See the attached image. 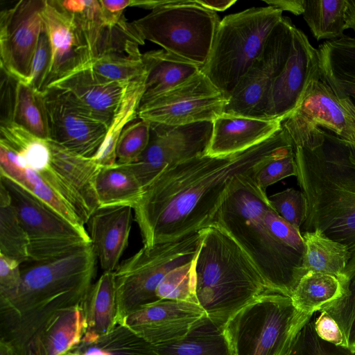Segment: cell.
Here are the masks:
<instances>
[{"label":"cell","instance_id":"d590c367","mask_svg":"<svg viewBox=\"0 0 355 355\" xmlns=\"http://www.w3.org/2000/svg\"><path fill=\"white\" fill-rule=\"evenodd\" d=\"M12 122L35 136L49 139L47 118L42 93L17 80L15 88Z\"/></svg>","mask_w":355,"mask_h":355},{"label":"cell","instance_id":"484cf974","mask_svg":"<svg viewBox=\"0 0 355 355\" xmlns=\"http://www.w3.org/2000/svg\"><path fill=\"white\" fill-rule=\"evenodd\" d=\"M0 175L16 182L52 207L76 227L86 230L84 223L74 209L42 178L37 171L20 162L16 152L1 140Z\"/></svg>","mask_w":355,"mask_h":355},{"label":"cell","instance_id":"7c38bea8","mask_svg":"<svg viewBox=\"0 0 355 355\" xmlns=\"http://www.w3.org/2000/svg\"><path fill=\"white\" fill-rule=\"evenodd\" d=\"M227 101L200 71L181 85L139 107L138 118L168 125L213 122L223 113Z\"/></svg>","mask_w":355,"mask_h":355},{"label":"cell","instance_id":"836d02e7","mask_svg":"<svg viewBox=\"0 0 355 355\" xmlns=\"http://www.w3.org/2000/svg\"><path fill=\"white\" fill-rule=\"evenodd\" d=\"M347 0H304V19L317 40L343 37Z\"/></svg>","mask_w":355,"mask_h":355},{"label":"cell","instance_id":"e0dca14e","mask_svg":"<svg viewBox=\"0 0 355 355\" xmlns=\"http://www.w3.org/2000/svg\"><path fill=\"white\" fill-rule=\"evenodd\" d=\"M206 316L198 304L162 300L130 313L123 324L157 346L181 339Z\"/></svg>","mask_w":355,"mask_h":355},{"label":"cell","instance_id":"7dc6e473","mask_svg":"<svg viewBox=\"0 0 355 355\" xmlns=\"http://www.w3.org/2000/svg\"><path fill=\"white\" fill-rule=\"evenodd\" d=\"M268 6L288 11L295 15H302L304 12V0H269L263 1Z\"/></svg>","mask_w":355,"mask_h":355},{"label":"cell","instance_id":"277c9868","mask_svg":"<svg viewBox=\"0 0 355 355\" xmlns=\"http://www.w3.org/2000/svg\"><path fill=\"white\" fill-rule=\"evenodd\" d=\"M92 244L52 259L21 265L18 288L0 299L2 323L17 355H24L41 328L62 309L83 304L96 271Z\"/></svg>","mask_w":355,"mask_h":355},{"label":"cell","instance_id":"e575fe53","mask_svg":"<svg viewBox=\"0 0 355 355\" xmlns=\"http://www.w3.org/2000/svg\"><path fill=\"white\" fill-rule=\"evenodd\" d=\"M0 254L21 265L30 261L26 232L13 206L9 192L0 182Z\"/></svg>","mask_w":355,"mask_h":355},{"label":"cell","instance_id":"f35d334b","mask_svg":"<svg viewBox=\"0 0 355 355\" xmlns=\"http://www.w3.org/2000/svg\"><path fill=\"white\" fill-rule=\"evenodd\" d=\"M193 260L173 268L164 276L156 289L159 300L184 301L198 304L195 291Z\"/></svg>","mask_w":355,"mask_h":355},{"label":"cell","instance_id":"7bdbcfd3","mask_svg":"<svg viewBox=\"0 0 355 355\" xmlns=\"http://www.w3.org/2000/svg\"><path fill=\"white\" fill-rule=\"evenodd\" d=\"M297 175V165L292 144L279 155L265 164L254 178L261 189L266 191L272 184Z\"/></svg>","mask_w":355,"mask_h":355},{"label":"cell","instance_id":"4316f807","mask_svg":"<svg viewBox=\"0 0 355 355\" xmlns=\"http://www.w3.org/2000/svg\"><path fill=\"white\" fill-rule=\"evenodd\" d=\"M48 144L51 165L83 198L92 214L99 207L96 182L102 166L92 157L79 155L51 139Z\"/></svg>","mask_w":355,"mask_h":355},{"label":"cell","instance_id":"ba28073f","mask_svg":"<svg viewBox=\"0 0 355 355\" xmlns=\"http://www.w3.org/2000/svg\"><path fill=\"white\" fill-rule=\"evenodd\" d=\"M220 20L196 0H164L148 15L130 22L144 41L202 68L206 64Z\"/></svg>","mask_w":355,"mask_h":355},{"label":"cell","instance_id":"f546056e","mask_svg":"<svg viewBox=\"0 0 355 355\" xmlns=\"http://www.w3.org/2000/svg\"><path fill=\"white\" fill-rule=\"evenodd\" d=\"M145 75L131 81L115 112L103 142L92 158L101 166H112L116 163V148L124 129L138 118V110L144 91Z\"/></svg>","mask_w":355,"mask_h":355},{"label":"cell","instance_id":"6da1fadb","mask_svg":"<svg viewBox=\"0 0 355 355\" xmlns=\"http://www.w3.org/2000/svg\"><path fill=\"white\" fill-rule=\"evenodd\" d=\"M291 144L282 129L245 150L206 153L165 168L133 209L144 246L179 240L210 225L233 179L257 173Z\"/></svg>","mask_w":355,"mask_h":355},{"label":"cell","instance_id":"60d3db41","mask_svg":"<svg viewBox=\"0 0 355 355\" xmlns=\"http://www.w3.org/2000/svg\"><path fill=\"white\" fill-rule=\"evenodd\" d=\"M268 200L282 218L300 230L307 214V200L302 191L288 188L271 195Z\"/></svg>","mask_w":355,"mask_h":355},{"label":"cell","instance_id":"b9f144b4","mask_svg":"<svg viewBox=\"0 0 355 355\" xmlns=\"http://www.w3.org/2000/svg\"><path fill=\"white\" fill-rule=\"evenodd\" d=\"M311 318L298 332L288 355H355L349 349L336 346L319 338Z\"/></svg>","mask_w":355,"mask_h":355},{"label":"cell","instance_id":"4dcf8cb0","mask_svg":"<svg viewBox=\"0 0 355 355\" xmlns=\"http://www.w3.org/2000/svg\"><path fill=\"white\" fill-rule=\"evenodd\" d=\"M305 251L304 268L339 277L346 268L352 253L347 246L327 237L319 230L302 233Z\"/></svg>","mask_w":355,"mask_h":355},{"label":"cell","instance_id":"cb8c5ba5","mask_svg":"<svg viewBox=\"0 0 355 355\" xmlns=\"http://www.w3.org/2000/svg\"><path fill=\"white\" fill-rule=\"evenodd\" d=\"M322 77L340 99L355 106V37L327 40L318 49Z\"/></svg>","mask_w":355,"mask_h":355},{"label":"cell","instance_id":"52a82bcc","mask_svg":"<svg viewBox=\"0 0 355 355\" xmlns=\"http://www.w3.org/2000/svg\"><path fill=\"white\" fill-rule=\"evenodd\" d=\"M283 11L250 8L225 16L219 24L209 58L201 71L227 101L255 60Z\"/></svg>","mask_w":355,"mask_h":355},{"label":"cell","instance_id":"f6af8a7d","mask_svg":"<svg viewBox=\"0 0 355 355\" xmlns=\"http://www.w3.org/2000/svg\"><path fill=\"white\" fill-rule=\"evenodd\" d=\"M21 281V264L0 254V299L14 293Z\"/></svg>","mask_w":355,"mask_h":355},{"label":"cell","instance_id":"8992f818","mask_svg":"<svg viewBox=\"0 0 355 355\" xmlns=\"http://www.w3.org/2000/svg\"><path fill=\"white\" fill-rule=\"evenodd\" d=\"M312 317L299 311L291 297L268 292L230 316L223 330L230 355H288Z\"/></svg>","mask_w":355,"mask_h":355},{"label":"cell","instance_id":"816d5d0a","mask_svg":"<svg viewBox=\"0 0 355 355\" xmlns=\"http://www.w3.org/2000/svg\"><path fill=\"white\" fill-rule=\"evenodd\" d=\"M351 352H355V345L354 346V347H353V349H352V351H351Z\"/></svg>","mask_w":355,"mask_h":355},{"label":"cell","instance_id":"8fae6325","mask_svg":"<svg viewBox=\"0 0 355 355\" xmlns=\"http://www.w3.org/2000/svg\"><path fill=\"white\" fill-rule=\"evenodd\" d=\"M295 28L289 18L282 17L227 100L223 114L266 119L270 93L289 57Z\"/></svg>","mask_w":355,"mask_h":355},{"label":"cell","instance_id":"5b68a950","mask_svg":"<svg viewBox=\"0 0 355 355\" xmlns=\"http://www.w3.org/2000/svg\"><path fill=\"white\" fill-rule=\"evenodd\" d=\"M199 232L201 240L193 260L196 295L208 318L223 325L254 298L272 291L225 230L212 223Z\"/></svg>","mask_w":355,"mask_h":355},{"label":"cell","instance_id":"d4e9b609","mask_svg":"<svg viewBox=\"0 0 355 355\" xmlns=\"http://www.w3.org/2000/svg\"><path fill=\"white\" fill-rule=\"evenodd\" d=\"M142 60L146 76L139 107L181 85L202 69L200 66L164 49L143 53Z\"/></svg>","mask_w":355,"mask_h":355},{"label":"cell","instance_id":"2e32d148","mask_svg":"<svg viewBox=\"0 0 355 355\" xmlns=\"http://www.w3.org/2000/svg\"><path fill=\"white\" fill-rule=\"evenodd\" d=\"M42 17L52 53L46 90L52 83L87 65L93 55L78 17L64 9L59 0H45Z\"/></svg>","mask_w":355,"mask_h":355},{"label":"cell","instance_id":"d6986e66","mask_svg":"<svg viewBox=\"0 0 355 355\" xmlns=\"http://www.w3.org/2000/svg\"><path fill=\"white\" fill-rule=\"evenodd\" d=\"M288 116L311 126L327 129L355 144V106L338 98L321 80L310 87L300 106Z\"/></svg>","mask_w":355,"mask_h":355},{"label":"cell","instance_id":"f1b7e54d","mask_svg":"<svg viewBox=\"0 0 355 355\" xmlns=\"http://www.w3.org/2000/svg\"><path fill=\"white\" fill-rule=\"evenodd\" d=\"M223 326L206 316L181 339L154 347L160 355H230Z\"/></svg>","mask_w":355,"mask_h":355},{"label":"cell","instance_id":"ab89813d","mask_svg":"<svg viewBox=\"0 0 355 355\" xmlns=\"http://www.w3.org/2000/svg\"><path fill=\"white\" fill-rule=\"evenodd\" d=\"M150 123L138 118L122 132L116 148V163L136 162L147 148L150 140Z\"/></svg>","mask_w":355,"mask_h":355},{"label":"cell","instance_id":"c3c4849f","mask_svg":"<svg viewBox=\"0 0 355 355\" xmlns=\"http://www.w3.org/2000/svg\"><path fill=\"white\" fill-rule=\"evenodd\" d=\"M197 3L214 12H223L236 2V0H196Z\"/></svg>","mask_w":355,"mask_h":355},{"label":"cell","instance_id":"ffe728a7","mask_svg":"<svg viewBox=\"0 0 355 355\" xmlns=\"http://www.w3.org/2000/svg\"><path fill=\"white\" fill-rule=\"evenodd\" d=\"M132 209L128 206L99 207L85 224L103 272H114L120 264L128 245Z\"/></svg>","mask_w":355,"mask_h":355},{"label":"cell","instance_id":"8d00e7d4","mask_svg":"<svg viewBox=\"0 0 355 355\" xmlns=\"http://www.w3.org/2000/svg\"><path fill=\"white\" fill-rule=\"evenodd\" d=\"M86 66L99 77L114 82L130 83L146 73L139 48L126 54H103Z\"/></svg>","mask_w":355,"mask_h":355},{"label":"cell","instance_id":"7a4b0ae2","mask_svg":"<svg viewBox=\"0 0 355 355\" xmlns=\"http://www.w3.org/2000/svg\"><path fill=\"white\" fill-rule=\"evenodd\" d=\"M297 180L307 200L304 232L319 230L355 252V144L286 117Z\"/></svg>","mask_w":355,"mask_h":355},{"label":"cell","instance_id":"7402d4cb","mask_svg":"<svg viewBox=\"0 0 355 355\" xmlns=\"http://www.w3.org/2000/svg\"><path fill=\"white\" fill-rule=\"evenodd\" d=\"M87 324L83 304L61 310L29 344L36 355H67L81 343Z\"/></svg>","mask_w":355,"mask_h":355},{"label":"cell","instance_id":"30bf717a","mask_svg":"<svg viewBox=\"0 0 355 355\" xmlns=\"http://www.w3.org/2000/svg\"><path fill=\"white\" fill-rule=\"evenodd\" d=\"M8 189L29 243L30 261H40L92 244L86 230L78 228L55 209L10 178L0 175Z\"/></svg>","mask_w":355,"mask_h":355},{"label":"cell","instance_id":"ee69618b","mask_svg":"<svg viewBox=\"0 0 355 355\" xmlns=\"http://www.w3.org/2000/svg\"><path fill=\"white\" fill-rule=\"evenodd\" d=\"M51 58L50 40L44 26L33 58L29 78L26 83L37 92L42 93L45 91Z\"/></svg>","mask_w":355,"mask_h":355},{"label":"cell","instance_id":"44dd1931","mask_svg":"<svg viewBox=\"0 0 355 355\" xmlns=\"http://www.w3.org/2000/svg\"><path fill=\"white\" fill-rule=\"evenodd\" d=\"M281 121L222 114L213 121L206 154L224 156L245 150L279 131Z\"/></svg>","mask_w":355,"mask_h":355},{"label":"cell","instance_id":"d6a6232c","mask_svg":"<svg viewBox=\"0 0 355 355\" xmlns=\"http://www.w3.org/2000/svg\"><path fill=\"white\" fill-rule=\"evenodd\" d=\"M78 355H160L155 347L124 324L92 343H80Z\"/></svg>","mask_w":355,"mask_h":355},{"label":"cell","instance_id":"4fadbf2b","mask_svg":"<svg viewBox=\"0 0 355 355\" xmlns=\"http://www.w3.org/2000/svg\"><path fill=\"white\" fill-rule=\"evenodd\" d=\"M212 130L211 121L183 125L150 123L147 148L136 162L127 164L145 188L167 167L206 153Z\"/></svg>","mask_w":355,"mask_h":355},{"label":"cell","instance_id":"9a60e30c","mask_svg":"<svg viewBox=\"0 0 355 355\" xmlns=\"http://www.w3.org/2000/svg\"><path fill=\"white\" fill-rule=\"evenodd\" d=\"M49 139L85 157H92L106 136L108 125L55 88L42 92Z\"/></svg>","mask_w":355,"mask_h":355},{"label":"cell","instance_id":"ac0fdd59","mask_svg":"<svg viewBox=\"0 0 355 355\" xmlns=\"http://www.w3.org/2000/svg\"><path fill=\"white\" fill-rule=\"evenodd\" d=\"M130 83L106 80L85 66L52 83L46 89L60 90L109 127Z\"/></svg>","mask_w":355,"mask_h":355},{"label":"cell","instance_id":"9c48e42d","mask_svg":"<svg viewBox=\"0 0 355 355\" xmlns=\"http://www.w3.org/2000/svg\"><path fill=\"white\" fill-rule=\"evenodd\" d=\"M199 232L179 240L144 246L114 272L121 322L130 313L158 301L156 289L175 268L193 261L199 248Z\"/></svg>","mask_w":355,"mask_h":355},{"label":"cell","instance_id":"1f68e13d","mask_svg":"<svg viewBox=\"0 0 355 355\" xmlns=\"http://www.w3.org/2000/svg\"><path fill=\"white\" fill-rule=\"evenodd\" d=\"M343 292L342 274L336 277L309 271L300 279L291 298L299 311L313 315L340 298Z\"/></svg>","mask_w":355,"mask_h":355},{"label":"cell","instance_id":"5bb4252c","mask_svg":"<svg viewBox=\"0 0 355 355\" xmlns=\"http://www.w3.org/2000/svg\"><path fill=\"white\" fill-rule=\"evenodd\" d=\"M45 0H20L0 14L1 68L26 83L40 35L44 28Z\"/></svg>","mask_w":355,"mask_h":355},{"label":"cell","instance_id":"74e56055","mask_svg":"<svg viewBox=\"0 0 355 355\" xmlns=\"http://www.w3.org/2000/svg\"><path fill=\"white\" fill-rule=\"evenodd\" d=\"M343 295L320 311H325L339 325L352 351L355 345V252L342 273Z\"/></svg>","mask_w":355,"mask_h":355},{"label":"cell","instance_id":"681fc988","mask_svg":"<svg viewBox=\"0 0 355 355\" xmlns=\"http://www.w3.org/2000/svg\"><path fill=\"white\" fill-rule=\"evenodd\" d=\"M345 29L355 31V0H347V8L345 12Z\"/></svg>","mask_w":355,"mask_h":355},{"label":"cell","instance_id":"f907efd6","mask_svg":"<svg viewBox=\"0 0 355 355\" xmlns=\"http://www.w3.org/2000/svg\"><path fill=\"white\" fill-rule=\"evenodd\" d=\"M0 355H17L14 347L3 338L0 341Z\"/></svg>","mask_w":355,"mask_h":355},{"label":"cell","instance_id":"83f0119b","mask_svg":"<svg viewBox=\"0 0 355 355\" xmlns=\"http://www.w3.org/2000/svg\"><path fill=\"white\" fill-rule=\"evenodd\" d=\"M144 188L128 164L102 166L96 182L99 207L128 206L140 202Z\"/></svg>","mask_w":355,"mask_h":355},{"label":"cell","instance_id":"3957f363","mask_svg":"<svg viewBox=\"0 0 355 355\" xmlns=\"http://www.w3.org/2000/svg\"><path fill=\"white\" fill-rule=\"evenodd\" d=\"M257 173L233 179L212 223L239 244L272 292L291 297L306 273L304 239L274 210Z\"/></svg>","mask_w":355,"mask_h":355},{"label":"cell","instance_id":"bcb514c9","mask_svg":"<svg viewBox=\"0 0 355 355\" xmlns=\"http://www.w3.org/2000/svg\"><path fill=\"white\" fill-rule=\"evenodd\" d=\"M320 312V315L314 320V328L318 337L336 346L348 349L346 340L336 320L325 311Z\"/></svg>","mask_w":355,"mask_h":355},{"label":"cell","instance_id":"603a6c76","mask_svg":"<svg viewBox=\"0 0 355 355\" xmlns=\"http://www.w3.org/2000/svg\"><path fill=\"white\" fill-rule=\"evenodd\" d=\"M87 328L81 343H92L122 324L114 272H103L83 302Z\"/></svg>","mask_w":355,"mask_h":355}]
</instances>
